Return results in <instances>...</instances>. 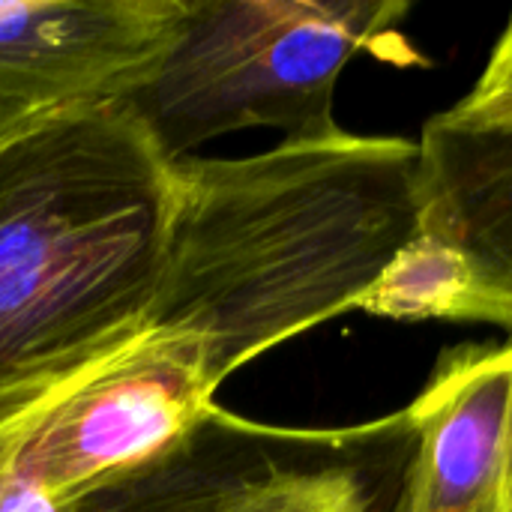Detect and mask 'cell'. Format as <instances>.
<instances>
[{"instance_id":"obj_5","label":"cell","mask_w":512,"mask_h":512,"mask_svg":"<svg viewBox=\"0 0 512 512\" xmlns=\"http://www.w3.org/2000/svg\"><path fill=\"white\" fill-rule=\"evenodd\" d=\"M186 0H0V99L33 108L126 99Z\"/></svg>"},{"instance_id":"obj_12","label":"cell","mask_w":512,"mask_h":512,"mask_svg":"<svg viewBox=\"0 0 512 512\" xmlns=\"http://www.w3.org/2000/svg\"><path fill=\"white\" fill-rule=\"evenodd\" d=\"M507 512H512V399H510V435H507Z\"/></svg>"},{"instance_id":"obj_6","label":"cell","mask_w":512,"mask_h":512,"mask_svg":"<svg viewBox=\"0 0 512 512\" xmlns=\"http://www.w3.org/2000/svg\"><path fill=\"white\" fill-rule=\"evenodd\" d=\"M420 231L512 297V15L477 84L417 138Z\"/></svg>"},{"instance_id":"obj_9","label":"cell","mask_w":512,"mask_h":512,"mask_svg":"<svg viewBox=\"0 0 512 512\" xmlns=\"http://www.w3.org/2000/svg\"><path fill=\"white\" fill-rule=\"evenodd\" d=\"M357 438L360 432H348L324 456H297L219 512H375L363 468L333 456Z\"/></svg>"},{"instance_id":"obj_1","label":"cell","mask_w":512,"mask_h":512,"mask_svg":"<svg viewBox=\"0 0 512 512\" xmlns=\"http://www.w3.org/2000/svg\"><path fill=\"white\" fill-rule=\"evenodd\" d=\"M411 138L279 141L174 162L177 204L147 330L192 345L210 381L354 312L420 231Z\"/></svg>"},{"instance_id":"obj_3","label":"cell","mask_w":512,"mask_h":512,"mask_svg":"<svg viewBox=\"0 0 512 512\" xmlns=\"http://www.w3.org/2000/svg\"><path fill=\"white\" fill-rule=\"evenodd\" d=\"M405 0H186L144 81L123 99L171 162L240 129L336 135V84L372 54L417 63Z\"/></svg>"},{"instance_id":"obj_4","label":"cell","mask_w":512,"mask_h":512,"mask_svg":"<svg viewBox=\"0 0 512 512\" xmlns=\"http://www.w3.org/2000/svg\"><path fill=\"white\" fill-rule=\"evenodd\" d=\"M201 354L156 330L0 429V486L48 501L108 489L177 450L213 411Z\"/></svg>"},{"instance_id":"obj_2","label":"cell","mask_w":512,"mask_h":512,"mask_svg":"<svg viewBox=\"0 0 512 512\" xmlns=\"http://www.w3.org/2000/svg\"><path fill=\"white\" fill-rule=\"evenodd\" d=\"M174 204V162L123 99L0 144V429L147 330Z\"/></svg>"},{"instance_id":"obj_10","label":"cell","mask_w":512,"mask_h":512,"mask_svg":"<svg viewBox=\"0 0 512 512\" xmlns=\"http://www.w3.org/2000/svg\"><path fill=\"white\" fill-rule=\"evenodd\" d=\"M0 512H144V507L126 483H114L75 501H48L27 489L0 486Z\"/></svg>"},{"instance_id":"obj_7","label":"cell","mask_w":512,"mask_h":512,"mask_svg":"<svg viewBox=\"0 0 512 512\" xmlns=\"http://www.w3.org/2000/svg\"><path fill=\"white\" fill-rule=\"evenodd\" d=\"M510 399L512 342L444 351L399 414L414 453L396 512H507Z\"/></svg>"},{"instance_id":"obj_8","label":"cell","mask_w":512,"mask_h":512,"mask_svg":"<svg viewBox=\"0 0 512 512\" xmlns=\"http://www.w3.org/2000/svg\"><path fill=\"white\" fill-rule=\"evenodd\" d=\"M354 312L387 321L492 324L512 339V297L483 279L453 243L417 231L384 267Z\"/></svg>"},{"instance_id":"obj_11","label":"cell","mask_w":512,"mask_h":512,"mask_svg":"<svg viewBox=\"0 0 512 512\" xmlns=\"http://www.w3.org/2000/svg\"><path fill=\"white\" fill-rule=\"evenodd\" d=\"M54 108H33V105H21V102H6L0 99V144L6 138H12L15 132H21L24 126H30L33 120L45 117Z\"/></svg>"}]
</instances>
